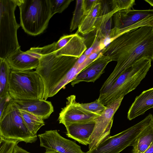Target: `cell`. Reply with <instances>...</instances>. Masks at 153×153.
Listing matches in <instances>:
<instances>
[{"label": "cell", "instance_id": "5bb4252c", "mask_svg": "<svg viewBox=\"0 0 153 153\" xmlns=\"http://www.w3.org/2000/svg\"><path fill=\"white\" fill-rule=\"evenodd\" d=\"M60 49L53 51L56 55H63L79 58L86 51L87 47L84 38L78 33L65 35L57 42Z\"/></svg>", "mask_w": 153, "mask_h": 153}, {"label": "cell", "instance_id": "6da1fadb", "mask_svg": "<svg viewBox=\"0 0 153 153\" xmlns=\"http://www.w3.org/2000/svg\"><path fill=\"white\" fill-rule=\"evenodd\" d=\"M112 61L114 69L102 86L100 93L106 92L128 68L144 58L153 60V26H146L126 33L114 39L101 51Z\"/></svg>", "mask_w": 153, "mask_h": 153}, {"label": "cell", "instance_id": "cb8c5ba5", "mask_svg": "<svg viewBox=\"0 0 153 153\" xmlns=\"http://www.w3.org/2000/svg\"><path fill=\"white\" fill-rule=\"evenodd\" d=\"M84 3V0L76 1V6L70 26L71 32L73 31L78 27L85 16Z\"/></svg>", "mask_w": 153, "mask_h": 153}, {"label": "cell", "instance_id": "3957f363", "mask_svg": "<svg viewBox=\"0 0 153 153\" xmlns=\"http://www.w3.org/2000/svg\"><path fill=\"white\" fill-rule=\"evenodd\" d=\"M151 62L144 58L133 64L119 76L106 92L100 94L98 100L106 106L134 90L146 76Z\"/></svg>", "mask_w": 153, "mask_h": 153}, {"label": "cell", "instance_id": "2e32d148", "mask_svg": "<svg viewBox=\"0 0 153 153\" xmlns=\"http://www.w3.org/2000/svg\"><path fill=\"white\" fill-rule=\"evenodd\" d=\"M13 100L18 109L27 111L43 120L48 118L53 111L51 102L44 99Z\"/></svg>", "mask_w": 153, "mask_h": 153}, {"label": "cell", "instance_id": "4316f807", "mask_svg": "<svg viewBox=\"0 0 153 153\" xmlns=\"http://www.w3.org/2000/svg\"><path fill=\"white\" fill-rule=\"evenodd\" d=\"M52 13L53 15L56 13H62L66 9L73 0H50Z\"/></svg>", "mask_w": 153, "mask_h": 153}, {"label": "cell", "instance_id": "7a4b0ae2", "mask_svg": "<svg viewBox=\"0 0 153 153\" xmlns=\"http://www.w3.org/2000/svg\"><path fill=\"white\" fill-rule=\"evenodd\" d=\"M39 65L35 71L43 82V99L46 100L71 82L80 71L74 65L78 58L56 55L51 44L42 47Z\"/></svg>", "mask_w": 153, "mask_h": 153}, {"label": "cell", "instance_id": "ac0fdd59", "mask_svg": "<svg viewBox=\"0 0 153 153\" xmlns=\"http://www.w3.org/2000/svg\"><path fill=\"white\" fill-rule=\"evenodd\" d=\"M153 108V87L144 91L137 96L130 107L127 114L130 120Z\"/></svg>", "mask_w": 153, "mask_h": 153}, {"label": "cell", "instance_id": "7402d4cb", "mask_svg": "<svg viewBox=\"0 0 153 153\" xmlns=\"http://www.w3.org/2000/svg\"><path fill=\"white\" fill-rule=\"evenodd\" d=\"M19 111V114L28 130L33 135H37L38 131L45 125L44 120L27 111L22 110Z\"/></svg>", "mask_w": 153, "mask_h": 153}, {"label": "cell", "instance_id": "83f0119b", "mask_svg": "<svg viewBox=\"0 0 153 153\" xmlns=\"http://www.w3.org/2000/svg\"><path fill=\"white\" fill-rule=\"evenodd\" d=\"M19 142L17 140L0 137V153H13L16 146Z\"/></svg>", "mask_w": 153, "mask_h": 153}, {"label": "cell", "instance_id": "e0dca14e", "mask_svg": "<svg viewBox=\"0 0 153 153\" xmlns=\"http://www.w3.org/2000/svg\"><path fill=\"white\" fill-rule=\"evenodd\" d=\"M101 7L96 23L95 36L100 40L108 37L110 33L111 19L115 14L111 1L101 0Z\"/></svg>", "mask_w": 153, "mask_h": 153}, {"label": "cell", "instance_id": "f1b7e54d", "mask_svg": "<svg viewBox=\"0 0 153 153\" xmlns=\"http://www.w3.org/2000/svg\"><path fill=\"white\" fill-rule=\"evenodd\" d=\"M12 99L9 93L6 95L0 98V114L2 113L4 109L8 105Z\"/></svg>", "mask_w": 153, "mask_h": 153}, {"label": "cell", "instance_id": "ffe728a7", "mask_svg": "<svg viewBox=\"0 0 153 153\" xmlns=\"http://www.w3.org/2000/svg\"><path fill=\"white\" fill-rule=\"evenodd\" d=\"M153 144V117L131 145L132 153H143Z\"/></svg>", "mask_w": 153, "mask_h": 153}, {"label": "cell", "instance_id": "8992f818", "mask_svg": "<svg viewBox=\"0 0 153 153\" xmlns=\"http://www.w3.org/2000/svg\"><path fill=\"white\" fill-rule=\"evenodd\" d=\"M44 91L42 79L35 71H11L8 92L13 100H43Z\"/></svg>", "mask_w": 153, "mask_h": 153}, {"label": "cell", "instance_id": "30bf717a", "mask_svg": "<svg viewBox=\"0 0 153 153\" xmlns=\"http://www.w3.org/2000/svg\"><path fill=\"white\" fill-rule=\"evenodd\" d=\"M124 97L116 100L106 105L102 114L97 117L88 144V150L97 146L102 141L110 136L114 114L119 108Z\"/></svg>", "mask_w": 153, "mask_h": 153}, {"label": "cell", "instance_id": "484cf974", "mask_svg": "<svg viewBox=\"0 0 153 153\" xmlns=\"http://www.w3.org/2000/svg\"><path fill=\"white\" fill-rule=\"evenodd\" d=\"M111 3L115 14L121 10L131 9L135 4L134 0H113Z\"/></svg>", "mask_w": 153, "mask_h": 153}, {"label": "cell", "instance_id": "9a60e30c", "mask_svg": "<svg viewBox=\"0 0 153 153\" xmlns=\"http://www.w3.org/2000/svg\"><path fill=\"white\" fill-rule=\"evenodd\" d=\"M111 61L100 51L98 56L78 74L71 82V85L73 87L82 82H94L104 72L107 65Z\"/></svg>", "mask_w": 153, "mask_h": 153}, {"label": "cell", "instance_id": "1f68e13d", "mask_svg": "<svg viewBox=\"0 0 153 153\" xmlns=\"http://www.w3.org/2000/svg\"><path fill=\"white\" fill-rule=\"evenodd\" d=\"M13 153H31L23 149L17 145Z\"/></svg>", "mask_w": 153, "mask_h": 153}, {"label": "cell", "instance_id": "d6986e66", "mask_svg": "<svg viewBox=\"0 0 153 153\" xmlns=\"http://www.w3.org/2000/svg\"><path fill=\"white\" fill-rule=\"evenodd\" d=\"M95 122L74 124L65 127L66 135L79 143L85 145L89 144L94 131Z\"/></svg>", "mask_w": 153, "mask_h": 153}, {"label": "cell", "instance_id": "7c38bea8", "mask_svg": "<svg viewBox=\"0 0 153 153\" xmlns=\"http://www.w3.org/2000/svg\"><path fill=\"white\" fill-rule=\"evenodd\" d=\"M40 146L46 151L59 153H85L75 142L61 136L56 130L46 131L38 135Z\"/></svg>", "mask_w": 153, "mask_h": 153}, {"label": "cell", "instance_id": "e575fe53", "mask_svg": "<svg viewBox=\"0 0 153 153\" xmlns=\"http://www.w3.org/2000/svg\"><path fill=\"white\" fill-rule=\"evenodd\" d=\"M44 153H59L57 152L53 151H46V152Z\"/></svg>", "mask_w": 153, "mask_h": 153}, {"label": "cell", "instance_id": "9c48e42d", "mask_svg": "<svg viewBox=\"0 0 153 153\" xmlns=\"http://www.w3.org/2000/svg\"><path fill=\"white\" fill-rule=\"evenodd\" d=\"M153 117L150 114L143 120L113 136H109L97 146L85 153H120L132 143Z\"/></svg>", "mask_w": 153, "mask_h": 153}, {"label": "cell", "instance_id": "d6a6232c", "mask_svg": "<svg viewBox=\"0 0 153 153\" xmlns=\"http://www.w3.org/2000/svg\"><path fill=\"white\" fill-rule=\"evenodd\" d=\"M143 153H153V144L148 148Z\"/></svg>", "mask_w": 153, "mask_h": 153}, {"label": "cell", "instance_id": "44dd1931", "mask_svg": "<svg viewBox=\"0 0 153 153\" xmlns=\"http://www.w3.org/2000/svg\"><path fill=\"white\" fill-rule=\"evenodd\" d=\"M101 7V1L98 0L88 13L84 16L76 33L85 35L95 30L96 23Z\"/></svg>", "mask_w": 153, "mask_h": 153}, {"label": "cell", "instance_id": "8fae6325", "mask_svg": "<svg viewBox=\"0 0 153 153\" xmlns=\"http://www.w3.org/2000/svg\"><path fill=\"white\" fill-rule=\"evenodd\" d=\"M66 106L62 108L58 120L65 127L72 124L95 122L99 115L88 111L80 107L72 95L67 98Z\"/></svg>", "mask_w": 153, "mask_h": 153}, {"label": "cell", "instance_id": "4fadbf2b", "mask_svg": "<svg viewBox=\"0 0 153 153\" xmlns=\"http://www.w3.org/2000/svg\"><path fill=\"white\" fill-rule=\"evenodd\" d=\"M42 47H32L25 52L20 48L6 59L12 71H25L36 69L42 56Z\"/></svg>", "mask_w": 153, "mask_h": 153}, {"label": "cell", "instance_id": "603a6c76", "mask_svg": "<svg viewBox=\"0 0 153 153\" xmlns=\"http://www.w3.org/2000/svg\"><path fill=\"white\" fill-rule=\"evenodd\" d=\"M11 71L6 59L0 58V98L9 93V81Z\"/></svg>", "mask_w": 153, "mask_h": 153}, {"label": "cell", "instance_id": "d4e9b609", "mask_svg": "<svg viewBox=\"0 0 153 153\" xmlns=\"http://www.w3.org/2000/svg\"><path fill=\"white\" fill-rule=\"evenodd\" d=\"M78 105L84 110L98 115H100L106 108L98 99L95 101L88 103H80L78 102Z\"/></svg>", "mask_w": 153, "mask_h": 153}, {"label": "cell", "instance_id": "4dcf8cb0", "mask_svg": "<svg viewBox=\"0 0 153 153\" xmlns=\"http://www.w3.org/2000/svg\"><path fill=\"white\" fill-rule=\"evenodd\" d=\"M88 56L84 54H83L79 58H78L74 65L79 68L86 61Z\"/></svg>", "mask_w": 153, "mask_h": 153}, {"label": "cell", "instance_id": "f546056e", "mask_svg": "<svg viewBox=\"0 0 153 153\" xmlns=\"http://www.w3.org/2000/svg\"><path fill=\"white\" fill-rule=\"evenodd\" d=\"M98 1V0H84V8L85 15L88 13Z\"/></svg>", "mask_w": 153, "mask_h": 153}, {"label": "cell", "instance_id": "ba28073f", "mask_svg": "<svg viewBox=\"0 0 153 153\" xmlns=\"http://www.w3.org/2000/svg\"><path fill=\"white\" fill-rule=\"evenodd\" d=\"M113 16L114 27L108 37L111 42L132 30L144 26H153V9L123 10Z\"/></svg>", "mask_w": 153, "mask_h": 153}, {"label": "cell", "instance_id": "5b68a950", "mask_svg": "<svg viewBox=\"0 0 153 153\" xmlns=\"http://www.w3.org/2000/svg\"><path fill=\"white\" fill-rule=\"evenodd\" d=\"M18 0H0V58L6 59L20 48L17 36L20 25L15 11Z\"/></svg>", "mask_w": 153, "mask_h": 153}, {"label": "cell", "instance_id": "277c9868", "mask_svg": "<svg viewBox=\"0 0 153 153\" xmlns=\"http://www.w3.org/2000/svg\"><path fill=\"white\" fill-rule=\"evenodd\" d=\"M18 6L20 25L30 35L42 33L53 16L50 0H18Z\"/></svg>", "mask_w": 153, "mask_h": 153}, {"label": "cell", "instance_id": "52a82bcc", "mask_svg": "<svg viewBox=\"0 0 153 153\" xmlns=\"http://www.w3.org/2000/svg\"><path fill=\"white\" fill-rule=\"evenodd\" d=\"M0 116V137L26 143L37 140V135H33L28 130L13 99Z\"/></svg>", "mask_w": 153, "mask_h": 153}, {"label": "cell", "instance_id": "836d02e7", "mask_svg": "<svg viewBox=\"0 0 153 153\" xmlns=\"http://www.w3.org/2000/svg\"><path fill=\"white\" fill-rule=\"evenodd\" d=\"M144 1L153 7V0H145Z\"/></svg>", "mask_w": 153, "mask_h": 153}]
</instances>
